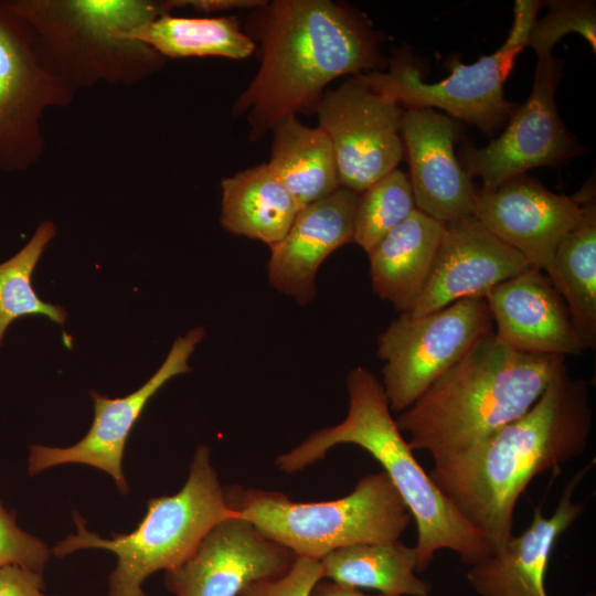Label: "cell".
I'll list each match as a JSON object with an SVG mask.
<instances>
[{
	"label": "cell",
	"mask_w": 596,
	"mask_h": 596,
	"mask_svg": "<svg viewBox=\"0 0 596 596\" xmlns=\"http://www.w3.org/2000/svg\"><path fill=\"white\" fill-rule=\"evenodd\" d=\"M244 32L259 53L258 70L234 102L257 141L281 119L312 114L329 83L380 71L381 35L353 7L331 0H273L251 10Z\"/></svg>",
	"instance_id": "cell-1"
},
{
	"label": "cell",
	"mask_w": 596,
	"mask_h": 596,
	"mask_svg": "<svg viewBox=\"0 0 596 596\" xmlns=\"http://www.w3.org/2000/svg\"><path fill=\"white\" fill-rule=\"evenodd\" d=\"M592 427L587 385L563 363L522 416L462 453L433 460L428 475L496 552L513 535L515 505L529 483L583 455Z\"/></svg>",
	"instance_id": "cell-2"
},
{
	"label": "cell",
	"mask_w": 596,
	"mask_h": 596,
	"mask_svg": "<svg viewBox=\"0 0 596 596\" xmlns=\"http://www.w3.org/2000/svg\"><path fill=\"white\" fill-rule=\"evenodd\" d=\"M563 363L512 350L492 331L398 413L396 425L433 460L462 453L530 409Z\"/></svg>",
	"instance_id": "cell-3"
},
{
	"label": "cell",
	"mask_w": 596,
	"mask_h": 596,
	"mask_svg": "<svg viewBox=\"0 0 596 596\" xmlns=\"http://www.w3.org/2000/svg\"><path fill=\"white\" fill-rule=\"evenodd\" d=\"M349 407L345 418L313 432L276 459L285 472L300 471L324 458L340 444L368 451L382 467L407 505L416 524L417 572L440 550L453 551L469 566L492 553L487 540L458 512L418 464L392 416L382 383L362 366L347 376Z\"/></svg>",
	"instance_id": "cell-4"
},
{
	"label": "cell",
	"mask_w": 596,
	"mask_h": 596,
	"mask_svg": "<svg viewBox=\"0 0 596 596\" xmlns=\"http://www.w3.org/2000/svg\"><path fill=\"white\" fill-rule=\"evenodd\" d=\"M9 7L30 24L44 68L74 93L99 81L130 85L156 73L163 57L128 38L172 9L168 1L18 0Z\"/></svg>",
	"instance_id": "cell-5"
},
{
	"label": "cell",
	"mask_w": 596,
	"mask_h": 596,
	"mask_svg": "<svg viewBox=\"0 0 596 596\" xmlns=\"http://www.w3.org/2000/svg\"><path fill=\"white\" fill-rule=\"evenodd\" d=\"M233 517L238 515L212 466L211 450L201 445L183 487L172 496L149 499L145 517L132 532L103 539L88 531L81 514L73 511L77 533L60 541L52 552L64 557L78 550L110 551L117 564L109 575L108 596H146L142 584L150 575L182 564L214 525Z\"/></svg>",
	"instance_id": "cell-6"
},
{
	"label": "cell",
	"mask_w": 596,
	"mask_h": 596,
	"mask_svg": "<svg viewBox=\"0 0 596 596\" xmlns=\"http://www.w3.org/2000/svg\"><path fill=\"white\" fill-rule=\"evenodd\" d=\"M230 505L264 536L297 557L321 560L360 543L400 540L412 521L404 500L382 470L364 476L345 497L297 502L283 492L226 487Z\"/></svg>",
	"instance_id": "cell-7"
},
{
	"label": "cell",
	"mask_w": 596,
	"mask_h": 596,
	"mask_svg": "<svg viewBox=\"0 0 596 596\" xmlns=\"http://www.w3.org/2000/svg\"><path fill=\"white\" fill-rule=\"evenodd\" d=\"M543 2L517 0L514 19L504 43L492 54L473 64L455 62L451 74L436 83H426L417 65L396 52L387 72L363 73L375 88L407 108H440L451 118L476 126L493 135L512 117L518 105L507 100L503 84L515 58L525 47L526 39Z\"/></svg>",
	"instance_id": "cell-8"
},
{
	"label": "cell",
	"mask_w": 596,
	"mask_h": 596,
	"mask_svg": "<svg viewBox=\"0 0 596 596\" xmlns=\"http://www.w3.org/2000/svg\"><path fill=\"white\" fill-rule=\"evenodd\" d=\"M492 331L485 297L464 298L423 316L400 313L379 336L376 349L391 412L409 407Z\"/></svg>",
	"instance_id": "cell-9"
},
{
	"label": "cell",
	"mask_w": 596,
	"mask_h": 596,
	"mask_svg": "<svg viewBox=\"0 0 596 596\" xmlns=\"http://www.w3.org/2000/svg\"><path fill=\"white\" fill-rule=\"evenodd\" d=\"M315 113L332 143L341 187L361 193L402 161L404 109L363 73L327 89Z\"/></svg>",
	"instance_id": "cell-10"
},
{
	"label": "cell",
	"mask_w": 596,
	"mask_h": 596,
	"mask_svg": "<svg viewBox=\"0 0 596 596\" xmlns=\"http://www.w3.org/2000/svg\"><path fill=\"white\" fill-rule=\"evenodd\" d=\"M73 96L42 65L28 21L0 1V172L24 171L39 161L44 111Z\"/></svg>",
	"instance_id": "cell-11"
},
{
	"label": "cell",
	"mask_w": 596,
	"mask_h": 596,
	"mask_svg": "<svg viewBox=\"0 0 596 596\" xmlns=\"http://www.w3.org/2000/svg\"><path fill=\"white\" fill-rule=\"evenodd\" d=\"M561 72L562 65L552 56L538 58L531 94L504 131L483 148L462 145L459 162L471 179L481 178L482 189L494 190L529 169L557 167L584 152L557 110Z\"/></svg>",
	"instance_id": "cell-12"
},
{
	"label": "cell",
	"mask_w": 596,
	"mask_h": 596,
	"mask_svg": "<svg viewBox=\"0 0 596 596\" xmlns=\"http://www.w3.org/2000/svg\"><path fill=\"white\" fill-rule=\"evenodd\" d=\"M205 331L196 327L177 338L157 372L131 394L110 398L95 391L94 421L86 435L70 447H47L34 444L29 447L28 473L39 472L64 464H83L108 473L119 492H129L123 472V457L131 429L149 400L172 377L191 371L188 360L204 338Z\"/></svg>",
	"instance_id": "cell-13"
},
{
	"label": "cell",
	"mask_w": 596,
	"mask_h": 596,
	"mask_svg": "<svg viewBox=\"0 0 596 596\" xmlns=\"http://www.w3.org/2000/svg\"><path fill=\"white\" fill-rule=\"evenodd\" d=\"M297 556L233 517L214 525L194 552L164 572L174 596H238L249 584L284 575Z\"/></svg>",
	"instance_id": "cell-14"
},
{
	"label": "cell",
	"mask_w": 596,
	"mask_h": 596,
	"mask_svg": "<svg viewBox=\"0 0 596 596\" xmlns=\"http://www.w3.org/2000/svg\"><path fill=\"white\" fill-rule=\"evenodd\" d=\"M582 215L578 192L554 193L526 173L494 190H477L475 217L545 274L557 245Z\"/></svg>",
	"instance_id": "cell-15"
},
{
	"label": "cell",
	"mask_w": 596,
	"mask_h": 596,
	"mask_svg": "<svg viewBox=\"0 0 596 596\" xmlns=\"http://www.w3.org/2000/svg\"><path fill=\"white\" fill-rule=\"evenodd\" d=\"M458 120L432 108H407L401 137L409 163L415 207L445 224L475 216L477 190L454 145Z\"/></svg>",
	"instance_id": "cell-16"
},
{
	"label": "cell",
	"mask_w": 596,
	"mask_h": 596,
	"mask_svg": "<svg viewBox=\"0 0 596 596\" xmlns=\"http://www.w3.org/2000/svg\"><path fill=\"white\" fill-rule=\"evenodd\" d=\"M531 267L475 216L446 224L426 285L409 313L423 316L464 298L485 297Z\"/></svg>",
	"instance_id": "cell-17"
},
{
	"label": "cell",
	"mask_w": 596,
	"mask_h": 596,
	"mask_svg": "<svg viewBox=\"0 0 596 596\" xmlns=\"http://www.w3.org/2000/svg\"><path fill=\"white\" fill-rule=\"evenodd\" d=\"M497 339L518 352L581 355L585 348L563 298L534 267L494 286L485 296Z\"/></svg>",
	"instance_id": "cell-18"
},
{
	"label": "cell",
	"mask_w": 596,
	"mask_h": 596,
	"mask_svg": "<svg viewBox=\"0 0 596 596\" xmlns=\"http://www.w3.org/2000/svg\"><path fill=\"white\" fill-rule=\"evenodd\" d=\"M592 464L566 483L554 512L544 517L535 508L530 525L512 535L502 547L469 566L467 581L479 596H547L544 578L558 538L584 513L574 492Z\"/></svg>",
	"instance_id": "cell-19"
},
{
	"label": "cell",
	"mask_w": 596,
	"mask_h": 596,
	"mask_svg": "<svg viewBox=\"0 0 596 596\" xmlns=\"http://www.w3.org/2000/svg\"><path fill=\"white\" fill-rule=\"evenodd\" d=\"M358 196L340 187L299 209L286 235L270 246L267 275L275 289L300 305L313 300L320 265L336 249L353 242Z\"/></svg>",
	"instance_id": "cell-20"
},
{
	"label": "cell",
	"mask_w": 596,
	"mask_h": 596,
	"mask_svg": "<svg viewBox=\"0 0 596 596\" xmlns=\"http://www.w3.org/2000/svg\"><path fill=\"white\" fill-rule=\"evenodd\" d=\"M446 224L414 209L368 254L373 291L409 312L428 279Z\"/></svg>",
	"instance_id": "cell-21"
},
{
	"label": "cell",
	"mask_w": 596,
	"mask_h": 596,
	"mask_svg": "<svg viewBox=\"0 0 596 596\" xmlns=\"http://www.w3.org/2000/svg\"><path fill=\"white\" fill-rule=\"evenodd\" d=\"M220 222L230 233L269 247L288 232L299 206L267 162L235 172L221 182Z\"/></svg>",
	"instance_id": "cell-22"
},
{
	"label": "cell",
	"mask_w": 596,
	"mask_h": 596,
	"mask_svg": "<svg viewBox=\"0 0 596 596\" xmlns=\"http://www.w3.org/2000/svg\"><path fill=\"white\" fill-rule=\"evenodd\" d=\"M579 222L562 238L546 275L563 298L585 348H596V201L594 182L578 191Z\"/></svg>",
	"instance_id": "cell-23"
},
{
	"label": "cell",
	"mask_w": 596,
	"mask_h": 596,
	"mask_svg": "<svg viewBox=\"0 0 596 596\" xmlns=\"http://www.w3.org/2000/svg\"><path fill=\"white\" fill-rule=\"evenodd\" d=\"M270 132L273 140L267 163L299 209L341 187L333 147L323 129L306 126L297 116H288Z\"/></svg>",
	"instance_id": "cell-24"
},
{
	"label": "cell",
	"mask_w": 596,
	"mask_h": 596,
	"mask_svg": "<svg viewBox=\"0 0 596 596\" xmlns=\"http://www.w3.org/2000/svg\"><path fill=\"white\" fill-rule=\"evenodd\" d=\"M322 579L389 596H429L432 585L417 576V552L400 540L337 549L321 560Z\"/></svg>",
	"instance_id": "cell-25"
},
{
	"label": "cell",
	"mask_w": 596,
	"mask_h": 596,
	"mask_svg": "<svg viewBox=\"0 0 596 596\" xmlns=\"http://www.w3.org/2000/svg\"><path fill=\"white\" fill-rule=\"evenodd\" d=\"M128 38L171 58L243 60L256 50L235 17H178L169 12L135 28Z\"/></svg>",
	"instance_id": "cell-26"
},
{
	"label": "cell",
	"mask_w": 596,
	"mask_h": 596,
	"mask_svg": "<svg viewBox=\"0 0 596 596\" xmlns=\"http://www.w3.org/2000/svg\"><path fill=\"white\" fill-rule=\"evenodd\" d=\"M53 222L44 221L28 244L0 264V345L8 327L18 318L44 316L64 324L66 310L40 299L32 286V274L45 247L55 237Z\"/></svg>",
	"instance_id": "cell-27"
},
{
	"label": "cell",
	"mask_w": 596,
	"mask_h": 596,
	"mask_svg": "<svg viewBox=\"0 0 596 596\" xmlns=\"http://www.w3.org/2000/svg\"><path fill=\"white\" fill-rule=\"evenodd\" d=\"M416 209L408 175L395 169L359 193L353 242L368 254Z\"/></svg>",
	"instance_id": "cell-28"
},
{
	"label": "cell",
	"mask_w": 596,
	"mask_h": 596,
	"mask_svg": "<svg viewBox=\"0 0 596 596\" xmlns=\"http://www.w3.org/2000/svg\"><path fill=\"white\" fill-rule=\"evenodd\" d=\"M546 6L549 12L534 20L525 43L535 51L538 58L552 56L555 44L568 33H578L596 51L595 1L553 0Z\"/></svg>",
	"instance_id": "cell-29"
},
{
	"label": "cell",
	"mask_w": 596,
	"mask_h": 596,
	"mask_svg": "<svg viewBox=\"0 0 596 596\" xmlns=\"http://www.w3.org/2000/svg\"><path fill=\"white\" fill-rule=\"evenodd\" d=\"M15 515L0 502V568L17 565L42 574L50 550L41 539L19 528Z\"/></svg>",
	"instance_id": "cell-30"
},
{
	"label": "cell",
	"mask_w": 596,
	"mask_h": 596,
	"mask_svg": "<svg viewBox=\"0 0 596 596\" xmlns=\"http://www.w3.org/2000/svg\"><path fill=\"white\" fill-rule=\"evenodd\" d=\"M320 579L322 574L318 560L297 557L284 575L254 582L238 596H310Z\"/></svg>",
	"instance_id": "cell-31"
},
{
	"label": "cell",
	"mask_w": 596,
	"mask_h": 596,
	"mask_svg": "<svg viewBox=\"0 0 596 596\" xmlns=\"http://www.w3.org/2000/svg\"><path fill=\"white\" fill-rule=\"evenodd\" d=\"M41 573L17 565L0 568V596H50Z\"/></svg>",
	"instance_id": "cell-32"
},
{
	"label": "cell",
	"mask_w": 596,
	"mask_h": 596,
	"mask_svg": "<svg viewBox=\"0 0 596 596\" xmlns=\"http://www.w3.org/2000/svg\"><path fill=\"white\" fill-rule=\"evenodd\" d=\"M266 0H173L169 1L171 8L191 7L203 13H212L232 9L253 10L265 3Z\"/></svg>",
	"instance_id": "cell-33"
},
{
	"label": "cell",
	"mask_w": 596,
	"mask_h": 596,
	"mask_svg": "<svg viewBox=\"0 0 596 596\" xmlns=\"http://www.w3.org/2000/svg\"><path fill=\"white\" fill-rule=\"evenodd\" d=\"M310 596H389L384 594L366 595L360 588L339 584L329 579H320Z\"/></svg>",
	"instance_id": "cell-34"
},
{
	"label": "cell",
	"mask_w": 596,
	"mask_h": 596,
	"mask_svg": "<svg viewBox=\"0 0 596 596\" xmlns=\"http://www.w3.org/2000/svg\"><path fill=\"white\" fill-rule=\"evenodd\" d=\"M586 596H595L594 593H588Z\"/></svg>",
	"instance_id": "cell-35"
}]
</instances>
